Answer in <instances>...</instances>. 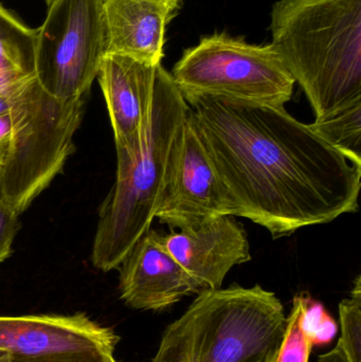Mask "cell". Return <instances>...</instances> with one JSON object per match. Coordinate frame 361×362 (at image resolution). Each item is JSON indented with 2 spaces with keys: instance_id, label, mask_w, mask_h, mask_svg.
I'll list each match as a JSON object with an SVG mask.
<instances>
[{
  "instance_id": "7",
  "label": "cell",
  "mask_w": 361,
  "mask_h": 362,
  "mask_svg": "<svg viewBox=\"0 0 361 362\" xmlns=\"http://www.w3.org/2000/svg\"><path fill=\"white\" fill-rule=\"evenodd\" d=\"M37 30L35 76L65 103L84 100L108 55L103 0H54Z\"/></svg>"
},
{
  "instance_id": "4",
  "label": "cell",
  "mask_w": 361,
  "mask_h": 362,
  "mask_svg": "<svg viewBox=\"0 0 361 362\" xmlns=\"http://www.w3.org/2000/svg\"><path fill=\"white\" fill-rule=\"evenodd\" d=\"M286 325L281 301L260 285L203 291L150 362H276Z\"/></svg>"
},
{
  "instance_id": "21",
  "label": "cell",
  "mask_w": 361,
  "mask_h": 362,
  "mask_svg": "<svg viewBox=\"0 0 361 362\" xmlns=\"http://www.w3.org/2000/svg\"><path fill=\"white\" fill-rule=\"evenodd\" d=\"M8 103H10V99H8V89L0 90V115L8 110Z\"/></svg>"
},
{
  "instance_id": "1",
  "label": "cell",
  "mask_w": 361,
  "mask_h": 362,
  "mask_svg": "<svg viewBox=\"0 0 361 362\" xmlns=\"http://www.w3.org/2000/svg\"><path fill=\"white\" fill-rule=\"evenodd\" d=\"M186 102L235 216L280 238L358 210L361 163L284 106L210 95Z\"/></svg>"
},
{
  "instance_id": "10",
  "label": "cell",
  "mask_w": 361,
  "mask_h": 362,
  "mask_svg": "<svg viewBox=\"0 0 361 362\" xmlns=\"http://www.w3.org/2000/svg\"><path fill=\"white\" fill-rule=\"evenodd\" d=\"M163 240L172 257L203 291L222 288L235 266L251 259L245 229L230 215L172 230Z\"/></svg>"
},
{
  "instance_id": "6",
  "label": "cell",
  "mask_w": 361,
  "mask_h": 362,
  "mask_svg": "<svg viewBox=\"0 0 361 362\" xmlns=\"http://www.w3.org/2000/svg\"><path fill=\"white\" fill-rule=\"evenodd\" d=\"M171 76L186 101L210 95L273 106L285 105L296 83L273 45L248 44L226 33L187 49Z\"/></svg>"
},
{
  "instance_id": "14",
  "label": "cell",
  "mask_w": 361,
  "mask_h": 362,
  "mask_svg": "<svg viewBox=\"0 0 361 362\" xmlns=\"http://www.w3.org/2000/svg\"><path fill=\"white\" fill-rule=\"evenodd\" d=\"M37 30L23 25L0 4V90L35 72Z\"/></svg>"
},
{
  "instance_id": "8",
  "label": "cell",
  "mask_w": 361,
  "mask_h": 362,
  "mask_svg": "<svg viewBox=\"0 0 361 362\" xmlns=\"http://www.w3.org/2000/svg\"><path fill=\"white\" fill-rule=\"evenodd\" d=\"M118 341L84 314L0 317V362H117Z\"/></svg>"
},
{
  "instance_id": "11",
  "label": "cell",
  "mask_w": 361,
  "mask_h": 362,
  "mask_svg": "<svg viewBox=\"0 0 361 362\" xmlns=\"http://www.w3.org/2000/svg\"><path fill=\"white\" fill-rule=\"evenodd\" d=\"M118 268L121 298L136 310H165L187 296L203 291L172 257L162 234L152 228L131 247Z\"/></svg>"
},
{
  "instance_id": "13",
  "label": "cell",
  "mask_w": 361,
  "mask_h": 362,
  "mask_svg": "<svg viewBox=\"0 0 361 362\" xmlns=\"http://www.w3.org/2000/svg\"><path fill=\"white\" fill-rule=\"evenodd\" d=\"M108 55L159 65L165 28L176 8L165 0H103Z\"/></svg>"
},
{
  "instance_id": "19",
  "label": "cell",
  "mask_w": 361,
  "mask_h": 362,
  "mask_svg": "<svg viewBox=\"0 0 361 362\" xmlns=\"http://www.w3.org/2000/svg\"><path fill=\"white\" fill-rule=\"evenodd\" d=\"M19 230V214L0 192V263L12 255L15 236Z\"/></svg>"
},
{
  "instance_id": "12",
  "label": "cell",
  "mask_w": 361,
  "mask_h": 362,
  "mask_svg": "<svg viewBox=\"0 0 361 362\" xmlns=\"http://www.w3.org/2000/svg\"><path fill=\"white\" fill-rule=\"evenodd\" d=\"M157 67L118 54L107 55L102 63L97 78L116 151L131 154L139 148L152 107Z\"/></svg>"
},
{
  "instance_id": "2",
  "label": "cell",
  "mask_w": 361,
  "mask_h": 362,
  "mask_svg": "<svg viewBox=\"0 0 361 362\" xmlns=\"http://www.w3.org/2000/svg\"><path fill=\"white\" fill-rule=\"evenodd\" d=\"M271 16V45L315 123L361 105V0H279Z\"/></svg>"
},
{
  "instance_id": "9",
  "label": "cell",
  "mask_w": 361,
  "mask_h": 362,
  "mask_svg": "<svg viewBox=\"0 0 361 362\" xmlns=\"http://www.w3.org/2000/svg\"><path fill=\"white\" fill-rule=\"evenodd\" d=\"M223 215L235 216L232 202L190 110L177 159L156 217L172 230H177Z\"/></svg>"
},
{
  "instance_id": "5",
  "label": "cell",
  "mask_w": 361,
  "mask_h": 362,
  "mask_svg": "<svg viewBox=\"0 0 361 362\" xmlns=\"http://www.w3.org/2000/svg\"><path fill=\"white\" fill-rule=\"evenodd\" d=\"M8 93V110L0 115V192L20 215L73 152L84 100L59 101L35 76L16 83Z\"/></svg>"
},
{
  "instance_id": "3",
  "label": "cell",
  "mask_w": 361,
  "mask_h": 362,
  "mask_svg": "<svg viewBox=\"0 0 361 362\" xmlns=\"http://www.w3.org/2000/svg\"><path fill=\"white\" fill-rule=\"evenodd\" d=\"M191 108L171 74L158 65L152 107L136 152L117 151L114 185L100 208L93 263L102 272L119 267L150 229L177 159Z\"/></svg>"
},
{
  "instance_id": "15",
  "label": "cell",
  "mask_w": 361,
  "mask_h": 362,
  "mask_svg": "<svg viewBox=\"0 0 361 362\" xmlns=\"http://www.w3.org/2000/svg\"><path fill=\"white\" fill-rule=\"evenodd\" d=\"M311 125L329 144L361 163V105Z\"/></svg>"
},
{
  "instance_id": "16",
  "label": "cell",
  "mask_w": 361,
  "mask_h": 362,
  "mask_svg": "<svg viewBox=\"0 0 361 362\" xmlns=\"http://www.w3.org/2000/svg\"><path fill=\"white\" fill-rule=\"evenodd\" d=\"M341 337L338 344L349 362H361V276L354 283L351 298L339 304Z\"/></svg>"
},
{
  "instance_id": "20",
  "label": "cell",
  "mask_w": 361,
  "mask_h": 362,
  "mask_svg": "<svg viewBox=\"0 0 361 362\" xmlns=\"http://www.w3.org/2000/svg\"><path fill=\"white\" fill-rule=\"evenodd\" d=\"M317 362H349L341 346L337 344V346L326 354L321 355Z\"/></svg>"
},
{
  "instance_id": "17",
  "label": "cell",
  "mask_w": 361,
  "mask_h": 362,
  "mask_svg": "<svg viewBox=\"0 0 361 362\" xmlns=\"http://www.w3.org/2000/svg\"><path fill=\"white\" fill-rule=\"evenodd\" d=\"M304 306L305 296H297L294 299L292 313L288 317L285 334L276 362H309L313 346L303 327Z\"/></svg>"
},
{
  "instance_id": "22",
  "label": "cell",
  "mask_w": 361,
  "mask_h": 362,
  "mask_svg": "<svg viewBox=\"0 0 361 362\" xmlns=\"http://www.w3.org/2000/svg\"><path fill=\"white\" fill-rule=\"evenodd\" d=\"M47 2V4H50L51 2L54 1V0H45ZM165 1L169 2L172 6H175L176 8H178V4H179L180 0H165Z\"/></svg>"
},
{
  "instance_id": "18",
  "label": "cell",
  "mask_w": 361,
  "mask_h": 362,
  "mask_svg": "<svg viewBox=\"0 0 361 362\" xmlns=\"http://www.w3.org/2000/svg\"><path fill=\"white\" fill-rule=\"evenodd\" d=\"M303 327L313 346L330 344L337 333L334 319L326 313L321 303L309 297H305Z\"/></svg>"
}]
</instances>
